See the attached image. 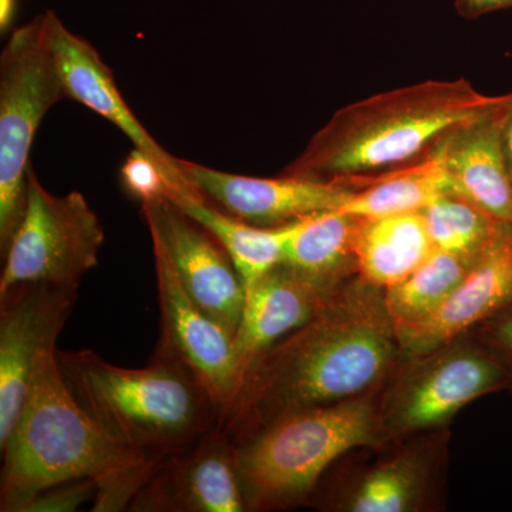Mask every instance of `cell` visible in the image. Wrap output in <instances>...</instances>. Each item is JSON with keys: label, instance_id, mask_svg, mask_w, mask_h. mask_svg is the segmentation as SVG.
<instances>
[{"label": "cell", "instance_id": "cell-1", "mask_svg": "<svg viewBox=\"0 0 512 512\" xmlns=\"http://www.w3.org/2000/svg\"><path fill=\"white\" fill-rule=\"evenodd\" d=\"M399 360L384 289L356 275L256 360L218 426L241 443L286 414L379 389Z\"/></svg>", "mask_w": 512, "mask_h": 512}, {"label": "cell", "instance_id": "cell-2", "mask_svg": "<svg viewBox=\"0 0 512 512\" xmlns=\"http://www.w3.org/2000/svg\"><path fill=\"white\" fill-rule=\"evenodd\" d=\"M56 343L37 355L18 423L0 447V511L20 512L40 491L86 478L97 485L92 511L128 510L161 460L121 443L84 409L64 380Z\"/></svg>", "mask_w": 512, "mask_h": 512}, {"label": "cell", "instance_id": "cell-3", "mask_svg": "<svg viewBox=\"0 0 512 512\" xmlns=\"http://www.w3.org/2000/svg\"><path fill=\"white\" fill-rule=\"evenodd\" d=\"M503 96V94H501ZM466 79L426 80L336 111L282 174L342 183L420 160L444 134L501 100Z\"/></svg>", "mask_w": 512, "mask_h": 512}, {"label": "cell", "instance_id": "cell-4", "mask_svg": "<svg viewBox=\"0 0 512 512\" xmlns=\"http://www.w3.org/2000/svg\"><path fill=\"white\" fill-rule=\"evenodd\" d=\"M57 359L84 409L121 443L153 460L192 446L220 420L207 387L163 343L140 369L113 365L87 349H57Z\"/></svg>", "mask_w": 512, "mask_h": 512}, {"label": "cell", "instance_id": "cell-5", "mask_svg": "<svg viewBox=\"0 0 512 512\" xmlns=\"http://www.w3.org/2000/svg\"><path fill=\"white\" fill-rule=\"evenodd\" d=\"M377 390L286 414L235 444L247 511L309 504L326 471L340 457L355 448L382 447Z\"/></svg>", "mask_w": 512, "mask_h": 512}, {"label": "cell", "instance_id": "cell-6", "mask_svg": "<svg viewBox=\"0 0 512 512\" xmlns=\"http://www.w3.org/2000/svg\"><path fill=\"white\" fill-rule=\"evenodd\" d=\"M501 390H512L511 373L471 333L400 359L377 390L382 446L439 431L474 400Z\"/></svg>", "mask_w": 512, "mask_h": 512}, {"label": "cell", "instance_id": "cell-7", "mask_svg": "<svg viewBox=\"0 0 512 512\" xmlns=\"http://www.w3.org/2000/svg\"><path fill=\"white\" fill-rule=\"evenodd\" d=\"M67 100L45 13L13 29L0 55V251H6L26 207L30 151L53 107Z\"/></svg>", "mask_w": 512, "mask_h": 512}, {"label": "cell", "instance_id": "cell-8", "mask_svg": "<svg viewBox=\"0 0 512 512\" xmlns=\"http://www.w3.org/2000/svg\"><path fill=\"white\" fill-rule=\"evenodd\" d=\"M106 232L80 192L52 194L30 167L26 207L3 252L0 293L23 284L79 288L99 265Z\"/></svg>", "mask_w": 512, "mask_h": 512}, {"label": "cell", "instance_id": "cell-9", "mask_svg": "<svg viewBox=\"0 0 512 512\" xmlns=\"http://www.w3.org/2000/svg\"><path fill=\"white\" fill-rule=\"evenodd\" d=\"M141 214L153 248L163 252L188 295L235 336L247 291L227 249L167 198L143 202Z\"/></svg>", "mask_w": 512, "mask_h": 512}, {"label": "cell", "instance_id": "cell-10", "mask_svg": "<svg viewBox=\"0 0 512 512\" xmlns=\"http://www.w3.org/2000/svg\"><path fill=\"white\" fill-rule=\"evenodd\" d=\"M79 288L23 284L0 293V447L18 423L37 355L57 340Z\"/></svg>", "mask_w": 512, "mask_h": 512}, {"label": "cell", "instance_id": "cell-11", "mask_svg": "<svg viewBox=\"0 0 512 512\" xmlns=\"http://www.w3.org/2000/svg\"><path fill=\"white\" fill-rule=\"evenodd\" d=\"M185 180L222 211L261 228H279L338 211L355 188L282 174L275 178L225 173L178 158Z\"/></svg>", "mask_w": 512, "mask_h": 512}, {"label": "cell", "instance_id": "cell-12", "mask_svg": "<svg viewBox=\"0 0 512 512\" xmlns=\"http://www.w3.org/2000/svg\"><path fill=\"white\" fill-rule=\"evenodd\" d=\"M128 510L248 512L234 441L217 424L192 446L164 457Z\"/></svg>", "mask_w": 512, "mask_h": 512}, {"label": "cell", "instance_id": "cell-13", "mask_svg": "<svg viewBox=\"0 0 512 512\" xmlns=\"http://www.w3.org/2000/svg\"><path fill=\"white\" fill-rule=\"evenodd\" d=\"M153 255L163 328L160 343L197 375L221 416L237 393L234 335L194 302L160 249L153 248Z\"/></svg>", "mask_w": 512, "mask_h": 512}, {"label": "cell", "instance_id": "cell-14", "mask_svg": "<svg viewBox=\"0 0 512 512\" xmlns=\"http://www.w3.org/2000/svg\"><path fill=\"white\" fill-rule=\"evenodd\" d=\"M410 437L399 451L330 493H315L309 505L323 511L419 512L429 510L446 451L440 434Z\"/></svg>", "mask_w": 512, "mask_h": 512}, {"label": "cell", "instance_id": "cell-15", "mask_svg": "<svg viewBox=\"0 0 512 512\" xmlns=\"http://www.w3.org/2000/svg\"><path fill=\"white\" fill-rule=\"evenodd\" d=\"M45 20L47 39L67 99L83 104L110 121L133 143L134 148L161 165L175 183L190 184L178 168V158L167 153L131 111L117 87L113 70L104 63L92 43L67 29L55 10H47Z\"/></svg>", "mask_w": 512, "mask_h": 512}, {"label": "cell", "instance_id": "cell-16", "mask_svg": "<svg viewBox=\"0 0 512 512\" xmlns=\"http://www.w3.org/2000/svg\"><path fill=\"white\" fill-rule=\"evenodd\" d=\"M511 92L474 119L448 131L431 148L443 161L451 192L463 195L495 220L512 224V180L503 126Z\"/></svg>", "mask_w": 512, "mask_h": 512}, {"label": "cell", "instance_id": "cell-17", "mask_svg": "<svg viewBox=\"0 0 512 512\" xmlns=\"http://www.w3.org/2000/svg\"><path fill=\"white\" fill-rule=\"evenodd\" d=\"M511 303L512 224H507L493 247L436 312L397 330L400 359L423 355L467 335Z\"/></svg>", "mask_w": 512, "mask_h": 512}, {"label": "cell", "instance_id": "cell-18", "mask_svg": "<svg viewBox=\"0 0 512 512\" xmlns=\"http://www.w3.org/2000/svg\"><path fill=\"white\" fill-rule=\"evenodd\" d=\"M340 286L320 282L281 262L249 289L234 336L237 393L256 360L315 318Z\"/></svg>", "mask_w": 512, "mask_h": 512}, {"label": "cell", "instance_id": "cell-19", "mask_svg": "<svg viewBox=\"0 0 512 512\" xmlns=\"http://www.w3.org/2000/svg\"><path fill=\"white\" fill-rule=\"evenodd\" d=\"M436 251L423 211L357 221V271L379 288L406 281Z\"/></svg>", "mask_w": 512, "mask_h": 512}, {"label": "cell", "instance_id": "cell-20", "mask_svg": "<svg viewBox=\"0 0 512 512\" xmlns=\"http://www.w3.org/2000/svg\"><path fill=\"white\" fill-rule=\"evenodd\" d=\"M167 200L174 202L221 242L237 265L245 291L248 292L284 259L286 241L293 224L279 228L255 227L222 211L194 187L174 192Z\"/></svg>", "mask_w": 512, "mask_h": 512}, {"label": "cell", "instance_id": "cell-21", "mask_svg": "<svg viewBox=\"0 0 512 512\" xmlns=\"http://www.w3.org/2000/svg\"><path fill=\"white\" fill-rule=\"evenodd\" d=\"M340 184L355 188L340 211L359 218L421 212L441 195L451 192L443 161L433 150L396 170Z\"/></svg>", "mask_w": 512, "mask_h": 512}, {"label": "cell", "instance_id": "cell-22", "mask_svg": "<svg viewBox=\"0 0 512 512\" xmlns=\"http://www.w3.org/2000/svg\"><path fill=\"white\" fill-rule=\"evenodd\" d=\"M359 218L343 211L313 215L293 224L284 264L325 284L340 286L359 275L355 234Z\"/></svg>", "mask_w": 512, "mask_h": 512}, {"label": "cell", "instance_id": "cell-23", "mask_svg": "<svg viewBox=\"0 0 512 512\" xmlns=\"http://www.w3.org/2000/svg\"><path fill=\"white\" fill-rule=\"evenodd\" d=\"M481 258L436 251L406 281L384 289L396 332L436 312Z\"/></svg>", "mask_w": 512, "mask_h": 512}, {"label": "cell", "instance_id": "cell-24", "mask_svg": "<svg viewBox=\"0 0 512 512\" xmlns=\"http://www.w3.org/2000/svg\"><path fill=\"white\" fill-rule=\"evenodd\" d=\"M423 214L437 251L474 258L493 247L507 225L456 192L441 195Z\"/></svg>", "mask_w": 512, "mask_h": 512}, {"label": "cell", "instance_id": "cell-25", "mask_svg": "<svg viewBox=\"0 0 512 512\" xmlns=\"http://www.w3.org/2000/svg\"><path fill=\"white\" fill-rule=\"evenodd\" d=\"M120 183L134 200L143 202L168 198L173 192L191 187L175 183L153 158L133 148L120 168Z\"/></svg>", "mask_w": 512, "mask_h": 512}, {"label": "cell", "instance_id": "cell-26", "mask_svg": "<svg viewBox=\"0 0 512 512\" xmlns=\"http://www.w3.org/2000/svg\"><path fill=\"white\" fill-rule=\"evenodd\" d=\"M97 485L93 480H77L55 485L36 494L20 512H73L87 501H94Z\"/></svg>", "mask_w": 512, "mask_h": 512}, {"label": "cell", "instance_id": "cell-27", "mask_svg": "<svg viewBox=\"0 0 512 512\" xmlns=\"http://www.w3.org/2000/svg\"><path fill=\"white\" fill-rule=\"evenodd\" d=\"M470 333L503 362L512 376V303Z\"/></svg>", "mask_w": 512, "mask_h": 512}, {"label": "cell", "instance_id": "cell-28", "mask_svg": "<svg viewBox=\"0 0 512 512\" xmlns=\"http://www.w3.org/2000/svg\"><path fill=\"white\" fill-rule=\"evenodd\" d=\"M454 8L461 18L474 20L512 9V0H454Z\"/></svg>", "mask_w": 512, "mask_h": 512}, {"label": "cell", "instance_id": "cell-29", "mask_svg": "<svg viewBox=\"0 0 512 512\" xmlns=\"http://www.w3.org/2000/svg\"><path fill=\"white\" fill-rule=\"evenodd\" d=\"M19 0H0V30L8 32L15 22L18 13Z\"/></svg>", "mask_w": 512, "mask_h": 512}, {"label": "cell", "instance_id": "cell-30", "mask_svg": "<svg viewBox=\"0 0 512 512\" xmlns=\"http://www.w3.org/2000/svg\"><path fill=\"white\" fill-rule=\"evenodd\" d=\"M503 147L505 160H507L508 171H510L512 180V92L510 107H508L503 126Z\"/></svg>", "mask_w": 512, "mask_h": 512}]
</instances>
